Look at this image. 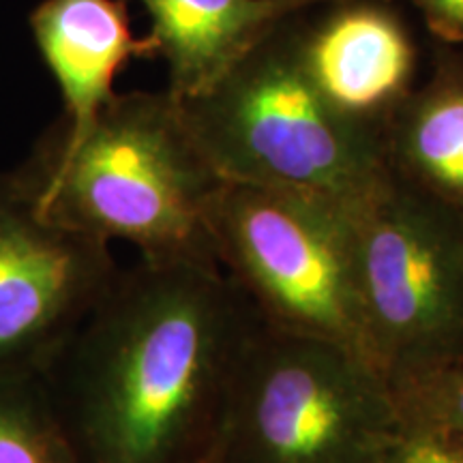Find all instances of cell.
I'll list each match as a JSON object with an SVG mask.
<instances>
[{
  "label": "cell",
  "instance_id": "cell-1",
  "mask_svg": "<svg viewBox=\"0 0 463 463\" xmlns=\"http://www.w3.org/2000/svg\"><path fill=\"white\" fill-rule=\"evenodd\" d=\"M262 326L217 264L118 270L42 373L75 459L215 463Z\"/></svg>",
  "mask_w": 463,
  "mask_h": 463
},
{
  "label": "cell",
  "instance_id": "cell-2",
  "mask_svg": "<svg viewBox=\"0 0 463 463\" xmlns=\"http://www.w3.org/2000/svg\"><path fill=\"white\" fill-rule=\"evenodd\" d=\"M17 170L62 228L129 242L146 262L217 264L208 208L223 178L167 89L116 92L80 136L54 127Z\"/></svg>",
  "mask_w": 463,
  "mask_h": 463
},
{
  "label": "cell",
  "instance_id": "cell-3",
  "mask_svg": "<svg viewBox=\"0 0 463 463\" xmlns=\"http://www.w3.org/2000/svg\"><path fill=\"white\" fill-rule=\"evenodd\" d=\"M292 15L198 95L181 101L223 181L363 198L391 178L384 133L337 112L307 71Z\"/></svg>",
  "mask_w": 463,
  "mask_h": 463
},
{
  "label": "cell",
  "instance_id": "cell-4",
  "mask_svg": "<svg viewBox=\"0 0 463 463\" xmlns=\"http://www.w3.org/2000/svg\"><path fill=\"white\" fill-rule=\"evenodd\" d=\"M356 200L223 181L208 208V230L217 264L266 326L367 356L356 286Z\"/></svg>",
  "mask_w": 463,
  "mask_h": 463
},
{
  "label": "cell",
  "instance_id": "cell-5",
  "mask_svg": "<svg viewBox=\"0 0 463 463\" xmlns=\"http://www.w3.org/2000/svg\"><path fill=\"white\" fill-rule=\"evenodd\" d=\"M399 430L391 382L367 356L264 324L217 463H382Z\"/></svg>",
  "mask_w": 463,
  "mask_h": 463
},
{
  "label": "cell",
  "instance_id": "cell-6",
  "mask_svg": "<svg viewBox=\"0 0 463 463\" xmlns=\"http://www.w3.org/2000/svg\"><path fill=\"white\" fill-rule=\"evenodd\" d=\"M369 361L389 378L463 363V215L389 178L354 204Z\"/></svg>",
  "mask_w": 463,
  "mask_h": 463
},
{
  "label": "cell",
  "instance_id": "cell-7",
  "mask_svg": "<svg viewBox=\"0 0 463 463\" xmlns=\"http://www.w3.org/2000/svg\"><path fill=\"white\" fill-rule=\"evenodd\" d=\"M118 270L109 242L54 223L20 170L0 172V373H43Z\"/></svg>",
  "mask_w": 463,
  "mask_h": 463
},
{
  "label": "cell",
  "instance_id": "cell-8",
  "mask_svg": "<svg viewBox=\"0 0 463 463\" xmlns=\"http://www.w3.org/2000/svg\"><path fill=\"white\" fill-rule=\"evenodd\" d=\"M300 50L328 103L375 131L416 89L419 48L384 0H341L314 22L300 17Z\"/></svg>",
  "mask_w": 463,
  "mask_h": 463
},
{
  "label": "cell",
  "instance_id": "cell-9",
  "mask_svg": "<svg viewBox=\"0 0 463 463\" xmlns=\"http://www.w3.org/2000/svg\"><path fill=\"white\" fill-rule=\"evenodd\" d=\"M31 28L61 89L65 137L80 136L112 99L116 75L131 58L155 56L153 42L133 34L125 0H43Z\"/></svg>",
  "mask_w": 463,
  "mask_h": 463
},
{
  "label": "cell",
  "instance_id": "cell-10",
  "mask_svg": "<svg viewBox=\"0 0 463 463\" xmlns=\"http://www.w3.org/2000/svg\"><path fill=\"white\" fill-rule=\"evenodd\" d=\"M148 39L167 65V90L187 99L256 48L288 17L305 14L300 0H140Z\"/></svg>",
  "mask_w": 463,
  "mask_h": 463
},
{
  "label": "cell",
  "instance_id": "cell-11",
  "mask_svg": "<svg viewBox=\"0 0 463 463\" xmlns=\"http://www.w3.org/2000/svg\"><path fill=\"white\" fill-rule=\"evenodd\" d=\"M395 181L463 215V52L438 43L431 73L410 92L384 131Z\"/></svg>",
  "mask_w": 463,
  "mask_h": 463
},
{
  "label": "cell",
  "instance_id": "cell-12",
  "mask_svg": "<svg viewBox=\"0 0 463 463\" xmlns=\"http://www.w3.org/2000/svg\"><path fill=\"white\" fill-rule=\"evenodd\" d=\"M0 463H78L42 373H0Z\"/></svg>",
  "mask_w": 463,
  "mask_h": 463
},
{
  "label": "cell",
  "instance_id": "cell-13",
  "mask_svg": "<svg viewBox=\"0 0 463 463\" xmlns=\"http://www.w3.org/2000/svg\"><path fill=\"white\" fill-rule=\"evenodd\" d=\"M403 425L430 427L463 439V363L391 382Z\"/></svg>",
  "mask_w": 463,
  "mask_h": 463
},
{
  "label": "cell",
  "instance_id": "cell-14",
  "mask_svg": "<svg viewBox=\"0 0 463 463\" xmlns=\"http://www.w3.org/2000/svg\"><path fill=\"white\" fill-rule=\"evenodd\" d=\"M382 463H463V439L402 422Z\"/></svg>",
  "mask_w": 463,
  "mask_h": 463
},
{
  "label": "cell",
  "instance_id": "cell-15",
  "mask_svg": "<svg viewBox=\"0 0 463 463\" xmlns=\"http://www.w3.org/2000/svg\"><path fill=\"white\" fill-rule=\"evenodd\" d=\"M438 43L463 45V0H412Z\"/></svg>",
  "mask_w": 463,
  "mask_h": 463
},
{
  "label": "cell",
  "instance_id": "cell-16",
  "mask_svg": "<svg viewBox=\"0 0 463 463\" xmlns=\"http://www.w3.org/2000/svg\"><path fill=\"white\" fill-rule=\"evenodd\" d=\"M300 3H305V5H317V3H328V5H333V3H341V0H300Z\"/></svg>",
  "mask_w": 463,
  "mask_h": 463
},
{
  "label": "cell",
  "instance_id": "cell-17",
  "mask_svg": "<svg viewBox=\"0 0 463 463\" xmlns=\"http://www.w3.org/2000/svg\"><path fill=\"white\" fill-rule=\"evenodd\" d=\"M215 463H217V461H215Z\"/></svg>",
  "mask_w": 463,
  "mask_h": 463
}]
</instances>
